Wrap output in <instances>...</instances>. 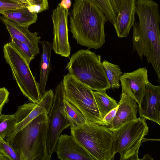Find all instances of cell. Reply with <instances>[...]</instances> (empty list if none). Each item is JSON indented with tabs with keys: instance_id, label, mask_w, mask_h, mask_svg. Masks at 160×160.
I'll return each instance as SVG.
<instances>
[{
	"instance_id": "cell-30",
	"label": "cell",
	"mask_w": 160,
	"mask_h": 160,
	"mask_svg": "<svg viewBox=\"0 0 160 160\" xmlns=\"http://www.w3.org/2000/svg\"><path fill=\"white\" fill-rule=\"evenodd\" d=\"M118 108V106L111 110L103 119V121L106 123L107 126L108 127L111 124L115 115Z\"/></svg>"
},
{
	"instance_id": "cell-2",
	"label": "cell",
	"mask_w": 160,
	"mask_h": 160,
	"mask_svg": "<svg viewBox=\"0 0 160 160\" xmlns=\"http://www.w3.org/2000/svg\"><path fill=\"white\" fill-rule=\"evenodd\" d=\"M69 16L70 31L78 44L95 49L104 45L108 20L91 0H75Z\"/></svg>"
},
{
	"instance_id": "cell-6",
	"label": "cell",
	"mask_w": 160,
	"mask_h": 160,
	"mask_svg": "<svg viewBox=\"0 0 160 160\" xmlns=\"http://www.w3.org/2000/svg\"><path fill=\"white\" fill-rule=\"evenodd\" d=\"M112 131L114 154L119 153L120 160H140L138 157L139 149L144 136L148 132L145 119L137 118Z\"/></svg>"
},
{
	"instance_id": "cell-5",
	"label": "cell",
	"mask_w": 160,
	"mask_h": 160,
	"mask_svg": "<svg viewBox=\"0 0 160 160\" xmlns=\"http://www.w3.org/2000/svg\"><path fill=\"white\" fill-rule=\"evenodd\" d=\"M71 134L94 160L114 159L113 133L107 126L87 122Z\"/></svg>"
},
{
	"instance_id": "cell-3",
	"label": "cell",
	"mask_w": 160,
	"mask_h": 160,
	"mask_svg": "<svg viewBox=\"0 0 160 160\" xmlns=\"http://www.w3.org/2000/svg\"><path fill=\"white\" fill-rule=\"evenodd\" d=\"M48 127V114L43 113L4 140L19 153L22 160H50L47 146Z\"/></svg>"
},
{
	"instance_id": "cell-33",
	"label": "cell",
	"mask_w": 160,
	"mask_h": 160,
	"mask_svg": "<svg viewBox=\"0 0 160 160\" xmlns=\"http://www.w3.org/2000/svg\"><path fill=\"white\" fill-rule=\"evenodd\" d=\"M8 160V159L2 154L0 153V160Z\"/></svg>"
},
{
	"instance_id": "cell-9",
	"label": "cell",
	"mask_w": 160,
	"mask_h": 160,
	"mask_svg": "<svg viewBox=\"0 0 160 160\" xmlns=\"http://www.w3.org/2000/svg\"><path fill=\"white\" fill-rule=\"evenodd\" d=\"M55 90L54 102L48 114L47 146L51 157L55 152L57 142L62 132L70 125L65 112V95L62 81L56 87Z\"/></svg>"
},
{
	"instance_id": "cell-16",
	"label": "cell",
	"mask_w": 160,
	"mask_h": 160,
	"mask_svg": "<svg viewBox=\"0 0 160 160\" xmlns=\"http://www.w3.org/2000/svg\"><path fill=\"white\" fill-rule=\"evenodd\" d=\"M136 0H120L117 20L113 25L118 37H127L135 22Z\"/></svg>"
},
{
	"instance_id": "cell-1",
	"label": "cell",
	"mask_w": 160,
	"mask_h": 160,
	"mask_svg": "<svg viewBox=\"0 0 160 160\" xmlns=\"http://www.w3.org/2000/svg\"><path fill=\"white\" fill-rule=\"evenodd\" d=\"M136 13L139 21L133 27V51H136L142 60L143 56L151 64L160 82V16L159 6L150 0L136 4Z\"/></svg>"
},
{
	"instance_id": "cell-15",
	"label": "cell",
	"mask_w": 160,
	"mask_h": 160,
	"mask_svg": "<svg viewBox=\"0 0 160 160\" xmlns=\"http://www.w3.org/2000/svg\"><path fill=\"white\" fill-rule=\"evenodd\" d=\"M0 20L6 26L11 38H14L27 45L35 56L39 53L38 43L41 37L38 33L32 32L28 27L21 26L3 16H0Z\"/></svg>"
},
{
	"instance_id": "cell-26",
	"label": "cell",
	"mask_w": 160,
	"mask_h": 160,
	"mask_svg": "<svg viewBox=\"0 0 160 160\" xmlns=\"http://www.w3.org/2000/svg\"><path fill=\"white\" fill-rule=\"evenodd\" d=\"M0 153L8 160H22L19 153L4 140L0 139Z\"/></svg>"
},
{
	"instance_id": "cell-25",
	"label": "cell",
	"mask_w": 160,
	"mask_h": 160,
	"mask_svg": "<svg viewBox=\"0 0 160 160\" xmlns=\"http://www.w3.org/2000/svg\"><path fill=\"white\" fill-rule=\"evenodd\" d=\"M10 42L29 65L30 62L34 59L35 56L29 47L26 44L14 38H11Z\"/></svg>"
},
{
	"instance_id": "cell-10",
	"label": "cell",
	"mask_w": 160,
	"mask_h": 160,
	"mask_svg": "<svg viewBox=\"0 0 160 160\" xmlns=\"http://www.w3.org/2000/svg\"><path fill=\"white\" fill-rule=\"evenodd\" d=\"M68 9L59 3L51 15L53 25V38L52 48L55 52L62 57H69L71 47L68 37Z\"/></svg>"
},
{
	"instance_id": "cell-17",
	"label": "cell",
	"mask_w": 160,
	"mask_h": 160,
	"mask_svg": "<svg viewBox=\"0 0 160 160\" xmlns=\"http://www.w3.org/2000/svg\"><path fill=\"white\" fill-rule=\"evenodd\" d=\"M115 117L108 126L111 130L116 129L126 123L137 118L136 102L125 93H121Z\"/></svg>"
},
{
	"instance_id": "cell-8",
	"label": "cell",
	"mask_w": 160,
	"mask_h": 160,
	"mask_svg": "<svg viewBox=\"0 0 160 160\" xmlns=\"http://www.w3.org/2000/svg\"><path fill=\"white\" fill-rule=\"evenodd\" d=\"M65 98L82 113L88 122L107 126L101 118L92 91L69 73L62 81Z\"/></svg>"
},
{
	"instance_id": "cell-32",
	"label": "cell",
	"mask_w": 160,
	"mask_h": 160,
	"mask_svg": "<svg viewBox=\"0 0 160 160\" xmlns=\"http://www.w3.org/2000/svg\"><path fill=\"white\" fill-rule=\"evenodd\" d=\"M153 159V158H152L150 157V156H149L148 155H145L142 159Z\"/></svg>"
},
{
	"instance_id": "cell-18",
	"label": "cell",
	"mask_w": 160,
	"mask_h": 160,
	"mask_svg": "<svg viewBox=\"0 0 160 160\" xmlns=\"http://www.w3.org/2000/svg\"><path fill=\"white\" fill-rule=\"evenodd\" d=\"M42 48V53L39 66L40 82L39 86L42 96L46 92V87L49 72L51 68V57L52 45L45 41H40Z\"/></svg>"
},
{
	"instance_id": "cell-27",
	"label": "cell",
	"mask_w": 160,
	"mask_h": 160,
	"mask_svg": "<svg viewBox=\"0 0 160 160\" xmlns=\"http://www.w3.org/2000/svg\"><path fill=\"white\" fill-rule=\"evenodd\" d=\"M27 7L28 5L18 0H0V14L6 11Z\"/></svg>"
},
{
	"instance_id": "cell-20",
	"label": "cell",
	"mask_w": 160,
	"mask_h": 160,
	"mask_svg": "<svg viewBox=\"0 0 160 160\" xmlns=\"http://www.w3.org/2000/svg\"><path fill=\"white\" fill-rule=\"evenodd\" d=\"M92 93L102 119L109 112L118 106L116 101L108 96L106 91H92Z\"/></svg>"
},
{
	"instance_id": "cell-31",
	"label": "cell",
	"mask_w": 160,
	"mask_h": 160,
	"mask_svg": "<svg viewBox=\"0 0 160 160\" xmlns=\"http://www.w3.org/2000/svg\"><path fill=\"white\" fill-rule=\"evenodd\" d=\"M60 3L63 7L68 9L71 7V0H62Z\"/></svg>"
},
{
	"instance_id": "cell-29",
	"label": "cell",
	"mask_w": 160,
	"mask_h": 160,
	"mask_svg": "<svg viewBox=\"0 0 160 160\" xmlns=\"http://www.w3.org/2000/svg\"><path fill=\"white\" fill-rule=\"evenodd\" d=\"M9 93L5 88H0V114L4 105L8 101Z\"/></svg>"
},
{
	"instance_id": "cell-28",
	"label": "cell",
	"mask_w": 160,
	"mask_h": 160,
	"mask_svg": "<svg viewBox=\"0 0 160 160\" xmlns=\"http://www.w3.org/2000/svg\"><path fill=\"white\" fill-rule=\"evenodd\" d=\"M31 7L29 8L37 13L47 10L48 8V0H28Z\"/></svg>"
},
{
	"instance_id": "cell-13",
	"label": "cell",
	"mask_w": 160,
	"mask_h": 160,
	"mask_svg": "<svg viewBox=\"0 0 160 160\" xmlns=\"http://www.w3.org/2000/svg\"><path fill=\"white\" fill-rule=\"evenodd\" d=\"M138 108L140 117L160 125V85H154L149 82L147 83Z\"/></svg>"
},
{
	"instance_id": "cell-11",
	"label": "cell",
	"mask_w": 160,
	"mask_h": 160,
	"mask_svg": "<svg viewBox=\"0 0 160 160\" xmlns=\"http://www.w3.org/2000/svg\"><path fill=\"white\" fill-rule=\"evenodd\" d=\"M54 98L53 91L50 89L46 91L38 103L30 102L19 106L17 111L13 114L16 123L15 130L12 134L6 138L20 131L40 114L44 113L48 114L52 107Z\"/></svg>"
},
{
	"instance_id": "cell-23",
	"label": "cell",
	"mask_w": 160,
	"mask_h": 160,
	"mask_svg": "<svg viewBox=\"0 0 160 160\" xmlns=\"http://www.w3.org/2000/svg\"><path fill=\"white\" fill-rule=\"evenodd\" d=\"M102 64L110 88H119L120 87V79L122 72L119 66L105 60L102 61Z\"/></svg>"
},
{
	"instance_id": "cell-34",
	"label": "cell",
	"mask_w": 160,
	"mask_h": 160,
	"mask_svg": "<svg viewBox=\"0 0 160 160\" xmlns=\"http://www.w3.org/2000/svg\"><path fill=\"white\" fill-rule=\"evenodd\" d=\"M18 0L21 1L22 2H24V3H26V4H28V5H29L30 6V7H31L30 5L29 4V3L28 2V0Z\"/></svg>"
},
{
	"instance_id": "cell-4",
	"label": "cell",
	"mask_w": 160,
	"mask_h": 160,
	"mask_svg": "<svg viewBox=\"0 0 160 160\" xmlns=\"http://www.w3.org/2000/svg\"><path fill=\"white\" fill-rule=\"evenodd\" d=\"M66 68L72 77L92 90L110 88L101 56L88 49L80 50L73 54Z\"/></svg>"
},
{
	"instance_id": "cell-19",
	"label": "cell",
	"mask_w": 160,
	"mask_h": 160,
	"mask_svg": "<svg viewBox=\"0 0 160 160\" xmlns=\"http://www.w3.org/2000/svg\"><path fill=\"white\" fill-rule=\"evenodd\" d=\"M27 7L5 12L3 16L22 26L28 27L36 22L37 15Z\"/></svg>"
},
{
	"instance_id": "cell-14",
	"label": "cell",
	"mask_w": 160,
	"mask_h": 160,
	"mask_svg": "<svg viewBox=\"0 0 160 160\" xmlns=\"http://www.w3.org/2000/svg\"><path fill=\"white\" fill-rule=\"evenodd\" d=\"M55 152L58 158L62 160H94L71 135L59 136Z\"/></svg>"
},
{
	"instance_id": "cell-21",
	"label": "cell",
	"mask_w": 160,
	"mask_h": 160,
	"mask_svg": "<svg viewBox=\"0 0 160 160\" xmlns=\"http://www.w3.org/2000/svg\"><path fill=\"white\" fill-rule=\"evenodd\" d=\"M102 12L113 25L117 21L120 7V0H91Z\"/></svg>"
},
{
	"instance_id": "cell-12",
	"label": "cell",
	"mask_w": 160,
	"mask_h": 160,
	"mask_svg": "<svg viewBox=\"0 0 160 160\" xmlns=\"http://www.w3.org/2000/svg\"><path fill=\"white\" fill-rule=\"evenodd\" d=\"M148 77V70L145 67L124 73L120 79L122 93L128 94L139 105L145 92L146 85L149 82Z\"/></svg>"
},
{
	"instance_id": "cell-7",
	"label": "cell",
	"mask_w": 160,
	"mask_h": 160,
	"mask_svg": "<svg viewBox=\"0 0 160 160\" xmlns=\"http://www.w3.org/2000/svg\"><path fill=\"white\" fill-rule=\"evenodd\" d=\"M4 58L9 65L13 77L20 90L31 102L38 104L40 101L39 83L35 80L29 65L10 42L3 46Z\"/></svg>"
},
{
	"instance_id": "cell-22",
	"label": "cell",
	"mask_w": 160,
	"mask_h": 160,
	"mask_svg": "<svg viewBox=\"0 0 160 160\" xmlns=\"http://www.w3.org/2000/svg\"><path fill=\"white\" fill-rule=\"evenodd\" d=\"M64 103L65 115L71 129L78 128L87 122L81 112L65 98Z\"/></svg>"
},
{
	"instance_id": "cell-24",
	"label": "cell",
	"mask_w": 160,
	"mask_h": 160,
	"mask_svg": "<svg viewBox=\"0 0 160 160\" xmlns=\"http://www.w3.org/2000/svg\"><path fill=\"white\" fill-rule=\"evenodd\" d=\"M15 127L14 114L0 115V139L4 140L12 134Z\"/></svg>"
}]
</instances>
